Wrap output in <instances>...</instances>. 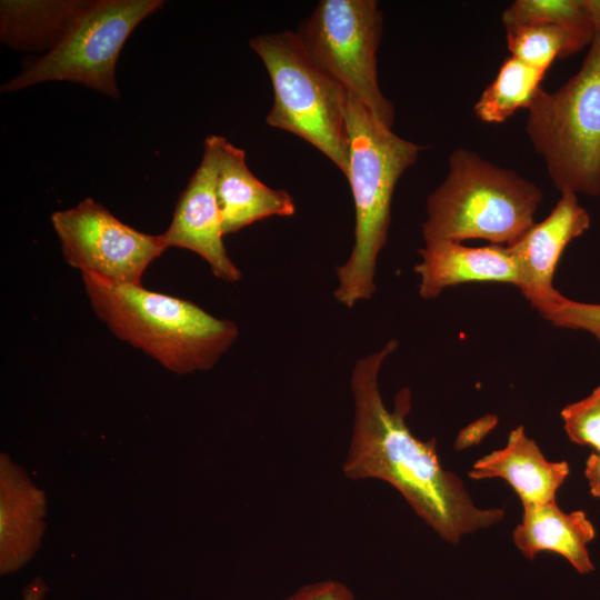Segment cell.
I'll return each mask as SVG.
<instances>
[{
    "label": "cell",
    "mask_w": 600,
    "mask_h": 600,
    "mask_svg": "<svg viewBox=\"0 0 600 600\" xmlns=\"http://www.w3.org/2000/svg\"><path fill=\"white\" fill-rule=\"evenodd\" d=\"M397 348L392 339L352 370L354 419L342 472L351 480L388 482L442 539L457 543L463 534L499 522L504 512L478 508L462 481L441 467L436 439L422 441L411 433L406 423L411 410L408 388L398 392L392 411L384 406L379 372Z\"/></svg>",
    "instance_id": "obj_1"
},
{
    "label": "cell",
    "mask_w": 600,
    "mask_h": 600,
    "mask_svg": "<svg viewBox=\"0 0 600 600\" xmlns=\"http://www.w3.org/2000/svg\"><path fill=\"white\" fill-rule=\"evenodd\" d=\"M506 28L532 24H554L589 40L594 34V21L589 0H516L501 17Z\"/></svg>",
    "instance_id": "obj_20"
},
{
    "label": "cell",
    "mask_w": 600,
    "mask_h": 600,
    "mask_svg": "<svg viewBox=\"0 0 600 600\" xmlns=\"http://www.w3.org/2000/svg\"><path fill=\"white\" fill-rule=\"evenodd\" d=\"M47 496L27 471L0 453V574L22 569L39 550L46 531Z\"/></svg>",
    "instance_id": "obj_12"
},
{
    "label": "cell",
    "mask_w": 600,
    "mask_h": 600,
    "mask_svg": "<svg viewBox=\"0 0 600 600\" xmlns=\"http://www.w3.org/2000/svg\"><path fill=\"white\" fill-rule=\"evenodd\" d=\"M162 0L88 1L58 44L30 60L2 86L11 92L46 81H70L119 98L116 64L134 28L163 6Z\"/></svg>",
    "instance_id": "obj_7"
},
{
    "label": "cell",
    "mask_w": 600,
    "mask_h": 600,
    "mask_svg": "<svg viewBox=\"0 0 600 600\" xmlns=\"http://www.w3.org/2000/svg\"><path fill=\"white\" fill-rule=\"evenodd\" d=\"M584 474L592 496L600 498V453H591L586 463Z\"/></svg>",
    "instance_id": "obj_24"
},
{
    "label": "cell",
    "mask_w": 600,
    "mask_h": 600,
    "mask_svg": "<svg viewBox=\"0 0 600 600\" xmlns=\"http://www.w3.org/2000/svg\"><path fill=\"white\" fill-rule=\"evenodd\" d=\"M383 16L374 0H321L297 32L310 60L389 128L393 103L379 86Z\"/></svg>",
    "instance_id": "obj_8"
},
{
    "label": "cell",
    "mask_w": 600,
    "mask_h": 600,
    "mask_svg": "<svg viewBox=\"0 0 600 600\" xmlns=\"http://www.w3.org/2000/svg\"><path fill=\"white\" fill-rule=\"evenodd\" d=\"M217 199L223 234H231L269 217H289L296 212L293 198L272 189L248 168L244 150L219 136L216 179Z\"/></svg>",
    "instance_id": "obj_14"
},
{
    "label": "cell",
    "mask_w": 600,
    "mask_h": 600,
    "mask_svg": "<svg viewBox=\"0 0 600 600\" xmlns=\"http://www.w3.org/2000/svg\"><path fill=\"white\" fill-rule=\"evenodd\" d=\"M570 470L566 461H548L523 426L510 432L503 449L477 460L469 471L472 479L502 478L523 503L556 501V492Z\"/></svg>",
    "instance_id": "obj_15"
},
{
    "label": "cell",
    "mask_w": 600,
    "mask_h": 600,
    "mask_svg": "<svg viewBox=\"0 0 600 600\" xmlns=\"http://www.w3.org/2000/svg\"><path fill=\"white\" fill-rule=\"evenodd\" d=\"M540 313L556 327L588 331L600 342V303L573 301L561 294Z\"/></svg>",
    "instance_id": "obj_22"
},
{
    "label": "cell",
    "mask_w": 600,
    "mask_h": 600,
    "mask_svg": "<svg viewBox=\"0 0 600 600\" xmlns=\"http://www.w3.org/2000/svg\"><path fill=\"white\" fill-rule=\"evenodd\" d=\"M50 220L66 262L113 283L141 284L146 269L166 250L159 234L136 230L91 198Z\"/></svg>",
    "instance_id": "obj_9"
},
{
    "label": "cell",
    "mask_w": 600,
    "mask_h": 600,
    "mask_svg": "<svg viewBox=\"0 0 600 600\" xmlns=\"http://www.w3.org/2000/svg\"><path fill=\"white\" fill-rule=\"evenodd\" d=\"M414 267L420 277L419 294L438 297L448 287L468 282H501L519 288L521 269L511 247L490 244L472 248L452 241L426 243Z\"/></svg>",
    "instance_id": "obj_13"
},
{
    "label": "cell",
    "mask_w": 600,
    "mask_h": 600,
    "mask_svg": "<svg viewBox=\"0 0 600 600\" xmlns=\"http://www.w3.org/2000/svg\"><path fill=\"white\" fill-rule=\"evenodd\" d=\"M88 1H1V41L19 50L53 49Z\"/></svg>",
    "instance_id": "obj_17"
},
{
    "label": "cell",
    "mask_w": 600,
    "mask_h": 600,
    "mask_svg": "<svg viewBox=\"0 0 600 600\" xmlns=\"http://www.w3.org/2000/svg\"><path fill=\"white\" fill-rule=\"evenodd\" d=\"M284 600H356L351 590L342 582L323 580L303 586Z\"/></svg>",
    "instance_id": "obj_23"
},
{
    "label": "cell",
    "mask_w": 600,
    "mask_h": 600,
    "mask_svg": "<svg viewBox=\"0 0 600 600\" xmlns=\"http://www.w3.org/2000/svg\"><path fill=\"white\" fill-rule=\"evenodd\" d=\"M546 71L510 56L474 104V114L487 123L507 121L520 109H529L541 89Z\"/></svg>",
    "instance_id": "obj_18"
},
{
    "label": "cell",
    "mask_w": 600,
    "mask_h": 600,
    "mask_svg": "<svg viewBox=\"0 0 600 600\" xmlns=\"http://www.w3.org/2000/svg\"><path fill=\"white\" fill-rule=\"evenodd\" d=\"M511 56L547 72L552 62L589 47V40L554 24H532L506 28Z\"/></svg>",
    "instance_id": "obj_19"
},
{
    "label": "cell",
    "mask_w": 600,
    "mask_h": 600,
    "mask_svg": "<svg viewBox=\"0 0 600 600\" xmlns=\"http://www.w3.org/2000/svg\"><path fill=\"white\" fill-rule=\"evenodd\" d=\"M249 43L272 84L273 101L267 123L306 140L347 176L346 90L310 60L297 32L266 33Z\"/></svg>",
    "instance_id": "obj_6"
},
{
    "label": "cell",
    "mask_w": 600,
    "mask_h": 600,
    "mask_svg": "<svg viewBox=\"0 0 600 600\" xmlns=\"http://www.w3.org/2000/svg\"><path fill=\"white\" fill-rule=\"evenodd\" d=\"M346 117V177L354 204V241L347 261L337 267L334 298L353 308L376 291L377 261L388 239L393 192L401 176L416 163L422 146L396 134L349 94Z\"/></svg>",
    "instance_id": "obj_3"
},
{
    "label": "cell",
    "mask_w": 600,
    "mask_h": 600,
    "mask_svg": "<svg viewBox=\"0 0 600 600\" xmlns=\"http://www.w3.org/2000/svg\"><path fill=\"white\" fill-rule=\"evenodd\" d=\"M594 34L579 70L559 89H540L527 137L560 191L600 196V0H589Z\"/></svg>",
    "instance_id": "obj_5"
},
{
    "label": "cell",
    "mask_w": 600,
    "mask_h": 600,
    "mask_svg": "<svg viewBox=\"0 0 600 600\" xmlns=\"http://www.w3.org/2000/svg\"><path fill=\"white\" fill-rule=\"evenodd\" d=\"M219 136L204 140L200 164L181 192L168 229L159 234L166 249L190 250L201 257L218 279L238 282L241 270L230 259L223 244L221 212L216 179Z\"/></svg>",
    "instance_id": "obj_10"
},
{
    "label": "cell",
    "mask_w": 600,
    "mask_h": 600,
    "mask_svg": "<svg viewBox=\"0 0 600 600\" xmlns=\"http://www.w3.org/2000/svg\"><path fill=\"white\" fill-rule=\"evenodd\" d=\"M542 201L537 184L467 148L449 156L442 183L427 199L424 243L482 239L512 246L536 223Z\"/></svg>",
    "instance_id": "obj_4"
},
{
    "label": "cell",
    "mask_w": 600,
    "mask_h": 600,
    "mask_svg": "<svg viewBox=\"0 0 600 600\" xmlns=\"http://www.w3.org/2000/svg\"><path fill=\"white\" fill-rule=\"evenodd\" d=\"M49 587L41 577L30 580L22 590V600H43Z\"/></svg>",
    "instance_id": "obj_25"
},
{
    "label": "cell",
    "mask_w": 600,
    "mask_h": 600,
    "mask_svg": "<svg viewBox=\"0 0 600 600\" xmlns=\"http://www.w3.org/2000/svg\"><path fill=\"white\" fill-rule=\"evenodd\" d=\"M561 417L572 442L591 446L600 453V386L587 398L564 407Z\"/></svg>",
    "instance_id": "obj_21"
},
{
    "label": "cell",
    "mask_w": 600,
    "mask_h": 600,
    "mask_svg": "<svg viewBox=\"0 0 600 600\" xmlns=\"http://www.w3.org/2000/svg\"><path fill=\"white\" fill-rule=\"evenodd\" d=\"M94 314L120 340L167 370H210L237 340V324L180 298L81 273Z\"/></svg>",
    "instance_id": "obj_2"
},
{
    "label": "cell",
    "mask_w": 600,
    "mask_h": 600,
    "mask_svg": "<svg viewBox=\"0 0 600 600\" xmlns=\"http://www.w3.org/2000/svg\"><path fill=\"white\" fill-rule=\"evenodd\" d=\"M590 214L571 191L560 192L550 214L511 247L520 269L519 289L541 312L561 293L552 286L553 274L566 247L590 227Z\"/></svg>",
    "instance_id": "obj_11"
},
{
    "label": "cell",
    "mask_w": 600,
    "mask_h": 600,
    "mask_svg": "<svg viewBox=\"0 0 600 600\" xmlns=\"http://www.w3.org/2000/svg\"><path fill=\"white\" fill-rule=\"evenodd\" d=\"M596 531L583 511L563 512L556 501L523 503L522 521L513 530V541L528 559L538 552L561 554L580 573L592 571L587 544Z\"/></svg>",
    "instance_id": "obj_16"
}]
</instances>
